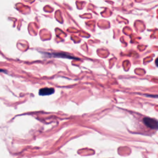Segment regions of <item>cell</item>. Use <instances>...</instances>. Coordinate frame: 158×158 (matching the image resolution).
<instances>
[{
    "instance_id": "obj_2",
    "label": "cell",
    "mask_w": 158,
    "mask_h": 158,
    "mask_svg": "<svg viewBox=\"0 0 158 158\" xmlns=\"http://www.w3.org/2000/svg\"><path fill=\"white\" fill-rule=\"evenodd\" d=\"M54 93V89L52 88H43L40 89L39 94L41 96H48Z\"/></svg>"
},
{
    "instance_id": "obj_3",
    "label": "cell",
    "mask_w": 158,
    "mask_h": 158,
    "mask_svg": "<svg viewBox=\"0 0 158 158\" xmlns=\"http://www.w3.org/2000/svg\"><path fill=\"white\" fill-rule=\"evenodd\" d=\"M54 56L56 57H65V58H69V59H75L74 57L70 56L69 54H65V53H54L52 54Z\"/></svg>"
},
{
    "instance_id": "obj_4",
    "label": "cell",
    "mask_w": 158,
    "mask_h": 158,
    "mask_svg": "<svg viewBox=\"0 0 158 158\" xmlns=\"http://www.w3.org/2000/svg\"><path fill=\"white\" fill-rule=\"evenodd\" d=\"M155 64H156V66L158 67V57L156 59V60H155Z\"/></svg>"
},
{
    "instance_id": "obj_1",
    "label": "cell",
    "mask_w": 158,
    "mask_h": 158,
    "mask_svg": "<svg viewBox=\"0 0 158 158\" xmlns=\"http://www.w3.org/2000/svg\"><path fill=\"white\" fill-rule=\"evenodd\" d=\"M144 124L148 128L152 130H157L158 129V120L156 118H151L149 117H144L143 119Z\"/></svg>"
}]
</instances>
